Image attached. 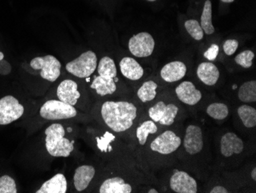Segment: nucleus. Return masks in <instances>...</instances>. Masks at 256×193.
I'll return each mask as SVG.
<instances>
[{
    "instance_id": "f257e3e1",
    "label": "nucleus",
    "mask_w": 256,
    "mask_h": 193,
    "mask_svg": "<svg viewBox=\"0 0 256 193\" xmlns=\"http://www.w3.org/2000/svg\"><path fill=\"white\" fill-rule=\"evenodd\" d=\"M100 114L104 123L114 132H125L133 126L138 117V108L126 101H106L102 104Z\"/></svg>"
},
{
    "instance_id": "f03ea898",
    "label": "nucleus",
    "mask_w": 256,
    "mask_h": 193,
    "mask_svg": "<svg viewBox=\"0 0 256 193\" xmlns=\"http://www.w3.org/2000/svg\"><path fill=\"white\" fill-rule=\"evenodd\" d=\"M182 140L180 133L175 129H168L158 132L149 144V150L154 157V161H166L168 158L176 153L180 149Z\"/></svg>"
},
{
    "instance_id": "7ed1b4c3",
    "label": "nucleus",
    "mask_w": 256,
    "mask_h": 193,
    "mask_svg": "<svg viewBox=\"0 0 256 193\" xmlns=\"http://www.w3.org/2000/svg\"><path fill=\"white\" fill-rule=\"evenodd\" d=\"M44 134L46 149L52 156L68 157L74 150V141L64 137L66 131L61 124H52L46 129Z\"/></svg>"
},
{
    "instance_id": "20e7f679",
    "label": "nucleus",
    "mask_w": 256,
    "mask_h": 193,
    "mask_svg": "<svg viewBox=\"0 0 256 193\" xmlns=\"http://www.w3.org/2000/svg\"><path fill=\"white\" fill-rule=\"evenodd\" d=\"M148 113L150 119L158 126L170 127L176 122L180 108L172 99H160L148 109Z\"/></svg>"
},
{
    "instance_id": "39448f33",
    "label": "nucleus",
    "mask_w": 256,
    "mask_h": 193,
    "mask_svg": "<svg viewBox=\"0 0 256 193\" xmlns=\"http://www.w3.org/2000/svg\"><path fill=\"white\" fill-rule=\"evenodd\" d=\"M181 145L188 156L194 158L200 155L205 148L204 129L196 124L188 125L186 128Z\"/></svg>"
},
{
    "instance_id": "423d86ee",
    "label": "nucleus",
    "mask_w": 256,
    "mask_h": 193,
    "mask_svg": "<svg viewBox=\"0 0 256 193\" xmlns=\"http://www.w3.org/2000/svg\"><path fill=\"white\" fill-rule=\"evenodd\" d=\"M98 67V58L94 52H86L73 61L68 63L66 70L76 77H89Z\"/></svg>"
},
{
    "instance_id": "0eeeda50",
    "label": "nucleus",
    "mask_w": 256,
    "mask_h": 193,
    "mask_svg": "<svg viewBox=\"0 0 256 193\" xmlns=\"http://www.w3.org/2000/svg\"><path fill=\"white\" fill-rule=\"evenodd\" d=\"M40 116L48 120L71 119L77 116L74 106L60 100H48L40 109Z\"/></svg>"
},
{
    "instance_id": "6e6552de",
    "label": "nucleus",
    "mask_w": 256,
    "mask_h": 193,
    "mask_svg": "<svg viewBox=\"0 0 256 193\" xmlns=\"http://www.w3.org/2000/svg\"><path fill=\"white\" fill-rule=\"evenodd\" d=\"M30 66L34 70H41L40 76L48 81H56L61 75V63L51 55L36 57L32 60Z\"/></svg>"
},
{
    "instance_id": "1a4fd4ad",
    "label": "nucleus",
    "mask_w": 256,
    "mask_h": 193,
    "mask_svg": "<svg viewBox=\"0 0 256 193\" xmlns=\"http://www.w3.org/2000/svg\"><path fill=\"white\" fill-rule=\"evenodd\" d=\"M128 48L130 53L138 58L148 57L154 50V39L149 33L142 32L130 39Z\"/></svg>"
},
{
    "instance_id": "9d476101",
    "label": "nucleus",
    "mask_w": 256,
    "mask_h": 193,
    "mask_svg": "<svg viewBox=\"0 0 256 193\" xmlns=\"http://www.w3.org/2000/svg\"><path fill=\"white\" fill-rule=\"evenodd\" d=\"M24 113V107L18 99L6 96L0 99V125H8L20 119Z\"/></svg>"
},
{
    "instance_id": "9b49d317",
    "label": "nucleus",
    "mask_w": 256,
    "mask_h": 193,
    "mask_svg": "<svg viewBox=\"0 0 256 193\" xmlns=\"http://www.w3.org/2000/svg\"><path fill=\"white\" fill-rule=\"evenodd\" d=\"M170 188L176 193L198 192L196 180L185 171H176L171 175Z\"/></svg>"
},
{
    "instance_id": "f8f14e48",
    "label": "nucleus",
    "mask_w": 256,
    "mask_h": 193,
    "mask_svg": "<svg viewBox=\"0 0 256 193\" xmlns=\"http://www.w3.org/2000/svg\"><path fill=\"white\" fill-rule=\"evenodd\" d=\"M220 150L224 158H232L244 152L245 143L235 132H226L220 139Z\"/></svg>"
},
{
    "instance_id": "ddd939ff",
    "label": "nucleus",
    "mask_w": 256,
    "mask_h": 193,
    "mask_svg": "<svg viewBox=\"0 0 256 193\" xmlns=\"http://www.w3.org/2000/svg\"><path fill=\"white\" fill-rule=\"evenodd\" d=\"M175 94L180 102L188 106H196L202 99L201 91L190 81H184L178 85L175 89Z\"/></svg>"
},
{
    "instance_id": "4468645a",
    "label": "nucleus",
    "mask_w": 256,
    "mask_h": 193,
    "mask_svg": "<svg viewBox=\"0 0 256 193\" xmlns=\"http://www.w3.org/2000/svg\"><path fill=\"white\" fill-rule=\"evenodd\" d=\"M57 96L63 103L74 106L77 104L80 96L77 83L71 79H66L62 82L58 87Z\"/></svg>"
},
{
    "instance_id": "2eb2a0df",
    "label": "nucleus",
    "mask_w": 256,
    "mask_h": 193,
    "mask_svg": "<svg viewBox=\"0 0 256 193\" xmlns=\"http://www.w3.org/2000/svg\"><path fill=\"white\" fill-rule=\"evenodd\" d=\"M186 66L182 62H170L161 69L160 77L166 83H175L186 76Z\"/></svg>"
},
{
    "instance_id": "dca6fc26",
    "label": "nucleus",
    "mask_w": 256,
    "mask_h": 193,
    "mask_svg": "<svg viewBox=\"0 0 256 193\" xmlns=\"http://www.w3.org/2000/svg\"><path fill=\"white\" fill-rule=\"evenodd\" d=\"M197 77L206 86H215L220 79V73L217 66L212 63H200L196 70Z\"/></svg>"
},
{
    "instance_id": "f3484780",
    "label": "nucleus",
    "mask_w": 256,
    "mask_h": 193,
    "mask_svg": "<svg viewBox=\"0 0 256 193\" xmlns=\"http://www.w3.org/2000/svg\"><path fill=\"white\" fill-rule=\"evenodd\" d=\"M96 175V168L92 165H80L76 168L74 175V185L78 191H82L88 187Z\"/></svg>"
},
{
    "instance_id": "a211bd4d",
    "label": "nucleus",
    "mask_w": 256,
    "mask_h": 193,
    "mask_svg": "<svg viewBox=\"0 0 256 193\" xmlns=\"http://www.w3.org/2000/svg\"><path fill=\"white\" fill-rule=\"evenodd\" d=\"M120 70L124 77L133 81L142 79L144 73L143 67L132 57H124L120 60Z\"/></svg>"
},
{
    "instance_id": "6ab92c4d",
    "label": "nucleus",
    "mask_w": 256,
    "mask_h": 193,
    "mask_svg": "<svg viewBox=\"0 0 256 193\" xmlns=\"http://www.w3.org/2000/svg\"><path fill=\"white\" fill-rule=\"evenodd\" d=\"M133 191L132 185L125 182L120 177H112L103 181L99 188L100 193H130Z\"/></svg>"
},
{
    "instance_id": "aec40b11",
    "label": "nucleus",
    "mask_w": 256,
    "mask_h": 193,
    "mask_svg": "<svg viewBox=\"0 0 256 193\" xmlns=\"http://www.w3.org/2000/svg\"><path fill=\"white\" fill-rule=\"evenodd\" d=\"M117 78L106 77L98 76L94 78L90 85V88L96 91L98 95L100 96H106L112 95L117 90Z\"/></svg>"
},
{
    "instance_id": "412c9836",
    "label": "nucleus",
    "mask_w": 256,
    "mask_h": 193,
    "mask_svg": "<svg viewBox=\"0 0 256 193\" xmlns=\"http://www.w3.org/2000/svg\"><path fill=\"white\" fill-rule=\"evenodd\" d=\"M67 188L66 177L63 174L58 173L44 182L36 193H66Z\"/></svg>"
},
{
    "instance_id": "4be33fe9",
    "label": "nucleus",
    "mask_w": 256,
    "mask_h": 193,
    "mask_svg": "<svg viewBox=\"0 0 256 193\" xmlns=\"http://www.w3.org/2000/svg\"><path fill=\"white\" fill-rule=\"evenodd\" d=\"M159 132V126L150 119L144 121L136 129V137L140 145H144L150 135H155Z\"/></svg>"
},
{
    "instance_id": "5701e85b",
    "label": "nucleus",
    "mask_w": 256,
    "mask_h": 193,
    "mask_svg": "<svg viewBox=\"0 0 256 193\" xmlns=\"http://www.w3.org/2000/svg\"><path fill=\"white\" fill-rule=\"evenodd\" d=\"M237 114L243 126L247 129H254L256 126V109L246 103L237 109Z\"/></svg>"
},
{
    "instance_id": "b1692460",
    "label": "nucleus",
    "mask_w": 256,
    "mask_h": 193,
    "mask_svg": "<svg viewBox=\"0 0 256 193\" xmlns=\"http://www.w3.org/2000/svg\"><path fill=\"white\" fill-rule=\"evenodd\" d=\"M158 85L153 80L145 82L138 90V99L142 101L143 103H148L156 99V89Z\"/></svg>"
},
{
    "instance_id": "393cba45",
    "label": "nucleus",
    "mask_w": 256,
    "mask_h": 193,
    "mask_svg": "<svg viewBox=\"0 0 256 193\" xmlns=\"http://www.w3.org/2000/svg\"><path fill=\"white\" fill-rule=\"evenodd\" d=\"M238 98L242 103H256V81L250 80L243 83L238 89Z\"/></svg>"
},
{
    "instance_id": "a878e982",
    "label": "nucleus",
    "mask_w": 256,
    "mask_h": 193,
    "mask_svg": "<svg viewBox=\"0 0 256 193\" xmlns=\"http://www.w3.org/2000/svg\"><path fill=\"white\" fill-rule=\"evenodd\" d=\"M212 3L210 0H206L200 19L201 27L206 35H211L215 32V28L212 25Z\"/></svg>"
},
{
    "instance_id": "bb28decb",
    "label": "nucleus",
    "mask_w": 256,
    "mask_h": 193,
    "mask_svg": "<svg viewBox=\"0 0 256 193\" xmlns=\"http://www.w3.org/2000/svg\"><path fill=\"white\" fill-rule=\"evenodd\" d=\"M206 112L208 116L216 120H224L230 114L228 106L222 103H211L207 106Z\"/></svg>"
},
{
    "instance_id": "cd10ccee",
    "label": "nucleus",
    "mask_w": 256,
    "mask_h": 193,
    "mask_svg": "<svg viewBox=\"0 0 256 193\" xmlns=\"http://www.w3.org/2000/svg\"><path fill=\"white\" fill-rule=\"evenodd\" d=\"M98 73L99 76L114 78V79L117 77V67L114 61L108 56L103 57L99 62Z\"/></svg>"
},
{
    "instance_id": "c85d7f7f",
    "label": "nucleus",
    "mask_w": 256,
    "mask_h": 193,
    "mask_svg": "<svg viewBox=\"0 0 256 193\" xmlns=\"http://www.w3.org/2000/svg\"><path fill=\"white\" fill-rule=\"evenodd\" d=\"M186 30L191 36L192 38L196 41H200L204 39V32L201 27L200 24L196 20H189L185 22Z\"/></svg>"
},
{
    "instance_id": "c756f323",
    "label": "nucleus",
    "mask_w": 256,
    "mask_h": 193,
    "mask_svg": "<svg viewBox=\"0 0 256 193\" xmlns=\"http://www.w3.org/2000/svg\"><path fill=\"white\" fill-rule=\"evenodd\" d=\"M254 54L252 50H244L235 57V62L237 65L244 69H250L252 66Z\"/></svg>"
},
{
    "instance_id": "7c9ffc66",
    "label": "nucleus",
    "mask_w": 256,
    "mask_h": 193,
    "mask_svg": "<svg viewBox=\"0 0 256 193\" xmlns=\"http://www.w3.org/2000/svg\"><path fill=\"white\" fill-rule=\"evenodd\" d=\"M16 192V184L14 178L7 175L0 177V193Z\"/></svg>"
},
{
    "instance_id": "2f4dec72",
    "label": "nucleus",
    "mask_w": 256,
    "mask_h": 193,
    "mask_svg": "<svg viewBox=\"0 0 256 193\" xmlns=\"http://www.w3.org/2000/svg\"><path fill=\"white\" fill-rule=\"evenodd\" d=\"M238 47V42L236 40H227L224 44V51L227 56H232Z\"/></svg>"
},
{
    "instance_id": "473e14b6",
    "label": "nucleus",
    "mask_w": 256,
    "mask_h": 193,
    "mask_svg": "<svg viewBox=\"0 0 256 193\" xmlns=\"http://www.w3.org/2000/svg\"><path fill=\"white\" fill-rule=\"evenodd\" d=\"M218 52H220V47L218 45L212 44L210 48L204 53V56L210 61H214L218 56Z\"/></svg>"
},
{
    "instance_id": "72a5a7b5",
    "label": "nucleus",
    "mask_w": 256,
    "mask_h": 193,
    "mask_svg": "<svg viewBox=\"0 0 256 193\" xmlns=\"http://www.w3.org/2000/svg\"><path fill=\"white\" fill-rule=\"evenodd\" d=\"M210 193H227L230 192L227 189L226 187L222 186V185H216L214 186L210 191H208Z\"/></svg>"
},
{
    "instance_id": "f704fd0d",
    "label": "nucleus",
    "mask_w": 256,
    "mask_h": 193,
    "mask_svg": "<svg viewBox=\"0 0 256 193\" xmlns=\"http://www.w3.org/2000/svg\"><path fill=\"white\" fill-rule=\"evenodd\" d=\"M251 178H252V179L253 180V181H256V167H254V168H253V169L252 170Z\"/></svg>"
},
{
    "instance_id": "c9c22d12",
    "label": "nucleus",
    "mask_w": 256,
    "mask_h": 193,
    "mask_svg": "<svg viewBox=\"0 0 256 193\" xmlns=\"http://www.w3.org/2000/svg\"><path fill=\"white\" fill-rule=\"evenodd\" d=\"M148 193H158V192H160V191H158V190L154 189V188H152V189L148 190Z\"/></svg>"
},
{
    "instance_id": "e433bc0d",
    "label": "nucleus",
    "mask_w": 256,
    "mask_h": 193,
    "mask_svg": "<svg viewBox=\"0 0 256 193\" xmlns=\"http://www.w3.org/2000/svg\"><path fill=\"white\" fill-rule=\"evenodd\" d=\"M221 1L226 3V4H230V3H234L235 0H221Z\"/></svg>"
},
{
    "instance_id": "4c0bfd02",
    "label": "nucleus",
    "mask_w": 256,
    "mask_h": 193,
    "mask_svg": "<svg viewBox=\"0 0 256 193\" xmlns=\"http://www.w3.org/2000/svg\"><path fill=\"white\" fill-rule=\"evenodd\" d=\"M4 53H2V52H0V61H1V60H4Z\"/></svg>"
},
{
    "instance_id": "58836bf2",
    "label": "nucleus",
    "mask_w": 256,
    "mask_h": 193,
    "mask_svg": "<svg viewBox=\"0 0 256 193\" xmlns=\"http://www.w3.org/2000/svg\"><path fill=\"white\" fill-rule=\"evenodd\" d=\"M146 1H149V2H154V1H156V0H146Z\"/></svg>"
},
{
    "instance_id": "ea45409f",
    "label": "nucleus",
    "mask_w": 256,
    "mask_h": 193,
    "mask_svg": "<svg viewBox=\"0 0 256 193\" xmlns=\"http://www.w3.org/2000/svg\"><path fill=\"white\" fill-rule=\"evenodd\" d=\"M71 131H72L71 128H70V129H68V132H71Z\"/></svg>"
}]
</instances>
